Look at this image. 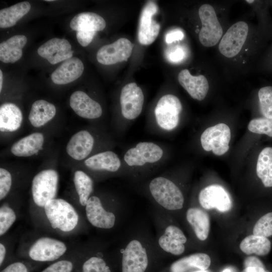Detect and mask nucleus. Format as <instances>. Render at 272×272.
Listing matches in <instances>:
<instances>
[{
    "label": "nucleus",
    "instance_id": "obj_50",
    "mask_svg": "<svg viewBox=\"0 0 272 272\" xmlns=\"http://www.w3.org/2000/svg\"><path fill=\"white\" fill-rule=\"evenodd\" d=\"M192 272H210V271H209L208 270L206 269V270H196V271H194Z\"/></svg>",
    "mask_w": 272,
    "mask_h": 272
},
{
    "label": "nucleus",
    "instance_id": "obj_42",
    "mask_svg": "<svg viewBox=\"0 0 272 272\" xmlns=\"http://www.w3.org/2000/svg\"><path fill=\"white\" fill-rule=\"evenodd\" d=\"M185 56V52L182 48L177 47L170 51L167 55L168 60L172 62H178L181 61Z\"/></svg>",
    "mask_w": 272,
    "mask_h": 272
},
{
    "label": "nucleus",
    "instance_id": "obj_15",
    "mask_svg": "<svg viewBox=\"0 0 272 272\" xmlns=\"http://www.w3.org/2000/svg\"><path fill=\"white\" fill-rule=\"evenodd\" d=\"M37 53L50 63L55 64L73 57L74 51L67 40L53 38L41 45L38 48Z\"/></svg>",
    "mask_w": 272,
    "mask_h": 272
},
{
    "label": "nucleus",
    "instance_id": "obj_36",
    "mask_svg": "<svg viewBox=\"0 0 272 272\" xmlns=\"http://www.w3.org/2000/svg\"><path fill=\"white\" fill-rule=\"evenodd\" d=\"M253 234L265 237L272 235V212L264 215L257 221L253 229Z\"/></svg>",
    "mask_w": 272,
    "mask_h": 272
},
{
    "label": "nucleus",
    "instance_id": "obj_33",
    "mask_svg": "<svg viewBox=\"0 0 272 272\" xmlns=\"http://www.w3.org/2000/svg\"><path fill=\"white\" fill-rule=\"evenodd\" d=\"M74 182L79 196L80 202L81 205L85 206L93 191V181L84 172L77 170L74 174Z\"/></svg>",
    "mask_w": 272,
    "mask_h": 272
},
{
    "label": "nucleus",
    "instance_id": "obj_38",
    "mask_svg": "<svg viewBox=\"0 0 272 272\" xmlns=\"http://www.w3.org/2000/svg\"><path fill=\"white\" fill-rule=\"evenodd\" d=\"M83 272H111L102 258L92 257L87 260L82 266Z\"/></svg>",
    "mask_w": 272,
    "mask_h": 272
},
{
    "label": "nucleus",
    "instance_id": "obj_37",
    "mask_svg": "<svg viewBox=\"0 0 272 272\" xmlns=\"http://www.w3.org/2000/svg\"><path fill=\"white\" fill-rule=\"evenodd\" d=\"M16 216L10 207L3 206L0 208V235L4 234L15 222Z\"/></svg>",
    "mask_w": 272,
    "mask_h": 272
},
{
    "label": "nucleus",
    "instance_id": "obj_24",
    "mask_svg": "<svg viewBox=\"0 0 272 272\" xmlns=\"http://www.w3.org/2000/svg\"><path fill=\"white\" fill-rule=\"evenodd\" d=\"M44 136L40 132H34L15 143L11 148L12 153L17 157L31 156L42 149Z\"/></svg>",
    "mask_w": 272,
    "mask_h": 272
},
{
    "label": "nucleus",
    "instance_id": "obj_49",
    "mask_svg": "<svg viewBox=\"0 0 272 272\" xmlns=\"http://www.w3.org/2000/svg\"><path fill=\"white\" fill-rule=\"evenodd\" d=\"M222 272H232V271L229 268H226V269H224Z\"/></svg>",
    "mask_w": 272,
    "mask_h": 272
},
{
    "label": "nucleus",
    "instance_id": "obj_48",
    "mask_svg": "<svg viewBox=\"0 0 272 272\" xmlns=\"http://www.w3.org/2000/svg\"><path fill=\"white\" fill-rule=\"evenodd\" d=\"M3 75L2 71L0 70V92L2 91V85H3Z\"/></svg>",
    "mask_w": 272,
    "mask_h": 272
},
{
    "label": "nucleus",
    "instance_id": "obj_23",
    "mask_svg": "<svg viewBox=\"0 0 272 272\" xmlns=\"http://www.w3.org/2000/svg\"><path fill=\"white\" fill-rule=\"evenodd\" d=\"M106 25L104 18L93 12H83L76 15L71 21L72 29L77 31L97 32L103 30Z\"/></svg>",
    "mask_w": 272,
    "mask_h": 272
},
{
    "label": "nucleus",
    "instance_id": "obj_16",
    "mask_svg": "<svg viewBox=\"0 0 272 272\" xmlns=\"http://www.w3.org/2000/svg\"><path fill=\"white\" fill-rule=\"evenodd\" d=\"M70 105L78 115L84 118H97L102 114L99 103L82 91H75L71 95Z\"/></svg>",
    "mask_w": 272,
    "mask_h": 272
},
{
    "label": "nucleus",
    "instance_id": "obj_14",
    "mask_svg": "<svg viewBox=\"0 0 272 272\" xmlns=\"http://www.w3.org/2000/svg\"><path fill=\"white\" fill-rule=\"evenodd\" d=\"M148 264L146 249L140 241H131L122 253V272H145Z\"/></svg>",
    "mask_w": 272,
    "mask_h": 272
},
{
    "label": "nucleus",
    "instance_id": "obj_45",
    "mask_svg": "<svg viewBox=\"0 0 272 272\" xmlns=\"http://www.w3.org/2000/svg\"><path fill=\"white\" fill-rule=\"evenodd\" d=\"M244 266L245 267L250 266H258L265 268L263 262L256 256H249L246 258L244 261Z\"/></svg>",
    "mask_w": 272,
    "mask_h": 272
},
{
    "label": "nucleus",
    "instance_id": "obj_20",
    "mask_svg": "<svg viewBox=\"0 0 272 272\" xmlns=\"http://www.w3.org/2000/svg\"><path fill=\"white\" fill-rule=\"evenodd\" d=\"M94 140L87 130H81L74 134L66 146L67 154L76 160L85 159L91 152Z\"/></svg>",
    "mask_w": 272,
    "mask_h": 272
},
{
    "label": "nucleus",
    "instance_id": "obj_1",
    "mask_svg": "<svg viewBox=\"0 0 272 272\" xmlns=\"http://www.w3.org/2000/svg\"><path fill=\"white\" fill-rule=\"evenodd\" d=\"M44 210L53 229L69 232L78 224V214L73 207L64 199L54 198L49 200L45 205Z\"/></svg>",
    "mask_w": 272,
    "mask_h": 272
},
{
    "label": "nucleus",
    "instance_id": "obj_28",
    "mask_svg": "<svg viewBox=\"0 0 272 272\" xmlns=\"http://www.w3.org/2000/svg\"><path fill=\"white\" fill-rule=\"evenodd\" d=\"M56 114L55 106L44 100L35 101L31 107L29 120L35 127H41L52 119Z\"/></svg>",
    "mask_w": 272,
    "mask_h": 272
},
{
    "label": "nucleus",
    "instance_id": "obj_12",
    "mask_svg": "<svg viewBox=\"0 0 272 272\" xmlns=\"http://www.w3.org/2000/svg\"><path fill=\"white\" fill-rule=\"evenodd\" d=\"M66 250L61 241L48 237L38 239L29 250L30 257L38 261H54L62 256Z\"/></svg>",
    "mask_w": 272,
    "mask_h": 272
},
{
    "label": "nucleus",
    "instance_id": "obj_11",
    "mask_svg": "<svg viewBox=\"0 0 272 272\" xmlns=\"http://www.w3.org/2000/svg\"><path fill=\"white\" fill-rule=\"evenodd\" d=\"M163 155V150L156 144L140 142L126 152L124 160L129 166H142L159 161Z\"/></svg>",
    "mask_w": 272,
    "mask_h": 272
},
{
    "label": "nucleus",
    "instance_id": "obj_44",
    "mask_svg": "<svg viewBox=\"0 0 272 272\" xmlns=\"http://www.w3.org/2000/svg\"><path fill=\"white\" fill-rule=\"evenodd\" d=\"M184 37L183 32L180 30H172L168 32L165 37L167 43H171L175 41L181 40Z\"/></svg>",
    "mask_w": 272,
    "mask_h": 272
},
{
    "label": "nucleus",
    "instance_id": "obj_46",
    "mask_svg": "<svg viewBox=\"0 0 272 272\" xmlns=\"http://www.w3.org/2000/svg\"><path fill=\"white\" fill-rule=\"evenodd\" d=\"M241 272H270L265 268L258 266H250L245 267Z\"/></svg>",
    "mask_w": 272,
    "mask_h": 272
},
{
    "label": "nucleus",
    "instance_id": "obj_13",
    "mask_svg": "<svg viewBox=\"0 0 272 272\" xmlns=\"http://www.w3.org/2000/svg\"><path fill=\"white\" fill-rule=\"evenodd\" d=\"M198 200L205 209H215L221 212L229 211L232 207L231 197L222 186L211 185L203 188L199 192Z\"/></svg>",
    "mask_w": 272,
    "mask_h": 272
},
{
    "label": "nucleus",
    "instance_id": "obj_26",
    "mask_svg": "<svg viewBox=\"0 0 272 272\" xmlns=\"http://www.w3.org/2000/svg\"><path fill=\"white\" fill-rule=\"evenodd\" d=\"M23 114L20 109L12 103H5L0 107V130L13 132L18 129L22 123Z\"/></svg>",
    "mask_w": 272,
    "mask_h": 272
},
{
    "label": "nucleus",
    "instance_id": "obj_18",
    "mask_svg": "<svg viewBox=\"0 0 272 272\" xmlns=\"http://www.w3.org/2000/svg\"><path fill=\"white\" fill-rule=\"evenodd\" d=\"M84 66L79 58L73 57L64 60L51 74L53 83L65 85L79 78L84 72Z\"/></svg>",
    "mask_w": 272,
    "mask_h": 272
},
{
    "label": "nucleus",
    "instance_id": "obj_4",
    "mask_svg": "<svg viewBox=\"0 0 272 272\" xmlns=\"http://www.w3.org/2000/svg\"><path fill=\"white\" fill-rule=\"evenodd\" d=\"M198 15L202 25L198 35L200 42L207 47L215 45L222 37L223 29L214 8L209 4L202 5Z\"/></svg>",
    "mask_w": 272,
    "mask_h": 272
},
{
    "label": "nucleus",
    "instance_id": "obj_39",
    "mask_svg": "<svg viewBox=\"0 0 272 272\" xmlns=\"http://www.w3.org/2000/svg\"><path fill=\"white\" fill-rule=\"evenodd\" d=\"M12 185L11 173L6 169H0V199L2 200L9 193Z\"/></svg>",
    "mask_w": 272,
    "mask_h": 272
},
{
    "label": "nucleus",
    "instance_id": "obj_7",
    "mask_svg": "<svg viewBox=\"0 0 272 272\" xmlns=\"http://www.w3.org/2000/svg\"><path fill=\"white\" fill-rule=\"evenodd\" d=\"M158 11V5L153 1L146 3L142 10L138 36L139 42L142 45L152 44L159 35L160 25L153 18Z\"/></svg>",
    "mask_w": 272,
    "mask_h": 272
},
{
    "label": "nucleus",
    "instance_id": "obj_41",
    "mask_svg": "<svg viewBox=\"0 0 272 272\" xmlns=\"http://www.w3.org/2000/svg\"><path fill=\"white\" fill-rule=\"evenodd\" d=\"M96 32L77 31L76 37L79 43L83 47L89 45L92 42Z\"/></svg>",
    "mask_w": 272,
    "mask_h": 272
},
{
    "label": "nucleus",
    "instance_id": "obj_21",
    "mask_svg": "<svg viewBox=\"0 0 272 272\" xmlns=\"http://www.w3.org/2000/svg\"><path fill=\"white\" fill-rule=\"evenodd\" d=\"M186 237L183 232L177 227L168 226L159 239L160 246L165 251L178 255L183 253L185 250L184 243Z\"/></svg>",
    "mask_w": 272,
    "mask_h": 272
},
{
    "label": "nucleus",
    "instance_id": "obj_19",
    "mask_svg": "<svg viewBox=\"0 0 272 272\" xmlns=\"http://www.w3.org/2000/svg\"><path fill=\"white\" fill-rule=\"evenodd\" d=\"M178 80L181 86L194 99L203 100L209 90V85L207 78L203 75L192 76L187 69L180 72Z\"/></svg>",
    "mask_w": 272,
    "mask_h": 272
},
{
    "label": "nucleus",
    "instance_id": "obj_51",
    "mask_svg": "<svg viewBox=\"0 0 272 272\" xmlns=\"http://www.w3.org/2000/svg\"><path fill=\"white\" fill-rule=\"evenodd\" d=\"M246 2L248 3H252L253 2H254V1L252 0V1H246Z\"/></svg>",
    "mask_w": 272,
    "mask_h": 272
},
{
    "label": "nucleus",
    "instance_id": "obj_6",
    "mask_svg": "<svg viewBox=\"0 0 272 272\" xmlns=\"http://www.w3.org/2000/svg\"><path fill=\"white\" fill-rule=\"evenodd\" d=\"M230 139L229 127L221 123L207 128L201 135L200 142L205 151H212L215 155L221 156L229 150Z\"/></svg>",
    "mask_w": 272,
    "mask_h": 272
},
{
    "label": "nucleus",
    "instance_id": "obj_30",
    "mask_svg": "<svg viewBox=\"0 0 272 272\" xmlns=\"http://www.w3.org/2000/svg\"><path fill=\"white\" fill-rule=\"evenodd\" d=\"M30 9V4L28 2H23L1 10L0 27L8 28L15 26Z\"/></svg>",
    "mask_w": 272,
    "mask_h": 272
},
{
    "label": "nucleus",
    "instance_id": "obj_25",
    "mask_svg": "<svg viewBox=\"0 0 272 272\" xmlns=\"http://www.w3.org/2000/svg\"><path fill=\"white\" fill-rule=\"evenodd\" d=\"M210 257L206 253H197L180 258L170 266L171 272H189L206 270L211 265Z\"/></svg>",
    "mask_w": 272,
    "mask_h": 272
},
{
    "label": "nucleus",
    "instance_id": "obj_8",
    "mask_svg": "<svg viewBox=\"0 0 272 272\" xmlns=\"http://www.w3.org/2000/svg\"><path fill=\"white\" fill-rule=\"evenodd\" d=\"M248 32V26L243 21L232 25L222 37L219 45L220 53L231 58L239 53L243 46Z\"/></svg>",
    "mask_w": 272,
    "mask_h": 272
},
{
    "label": "nucleus",
    "instance_id": "obj_3",
    "mask_svg": "<svg viewBox=\"0 0 272 272\" xmlns=\"http://www.w3.org/2000/svg\"><path fill=\"white\" fill-rule=\"evenodd\" d=\"M58 175L53 169L43 170L37 174L32 183V193L34 202L44 207L49 200L56 196Z\"/></svg>",
    "mask_w": 272,
    "mask_h": 272
},
{
    "label": "nucleus",
    "instance_id": "obj_32",
    "mask_svg": "<svg viewBox=\"0 0 272 272\" xmlns=\"http://www.w3.org/2000/svg\"><path fill=\"white\" fill-rule=\"evenodd\" d=\"M256 174L265 187H272V147L264 148L259 153Z\"/></svg>",
    "mask_w": 272,
    "mask_h": 272
},
{
    "label": "nucleus",
    "instance_id": "obj_17",
    "mask_svg": "<svg viewBox=\"0 0 272 272\" xmlns=\"http://www.w3.org/2000/svg\"><path fill=\"white\" fill-rule=\"evenodd\" d=\"M86 211L88 220L95 227L109 229L114 225V215L104 210L100 199L97 196L89 197L86 205Z\"/></svg>",
    "mask_w": 272,
    "mask_h": 272
},
{
    "label": "nucleus",
    "instance_id": "obj_47",
    "mask_svg": "<svg viewBox=\"0 0 272 272\" xmlns=\"http://www.w3.org/2000/svg\"><path fill=\"white\" fill-rule=\"evenodd\" d=\"M6 254V248L3 244H0V265H2Z\"/></svg>",
    "mask_w": 272,
    "mask_h": 272
},
{
    "label": "nucleus",
    "instance_id": "obj_29",
    "mask_svg": "<svg viewBox=\"0 0 272 272\" xmlns=\"http://www.w3.org/2000/svg\"><path fill=\"white\" fill-rule=\"evenodd\" d=\"M186 219L197 238L201 241L207 239L210 228L208 214L199 208H191L187 211Z\"/></svg>",
    "mask_w": 272,
    "mask_h": 272
},
{
    "label": "nucleus",
    "instance_id": "obj_22",
    "mask_svg": "<svg viewBox=\"0 0 272 272\" xmlns=\"http://www.w3.org/2000/svg\"><path fill=\"white\" fill-rule=\"evenodd\" d=\"M27 38L24 35H15L0 44V60L4 63H14L23 55L22 49Z\"/></svg>",
    "mask_w": 272,
    "mask_h": 272
},
{
    "label": "nucleus",
    "instance_id": "obj_27",
    "mask_svg": "<svg viewBox=\"0 0 272 272\" xmlns=\"http://www.w3.org/2000/svg\"><path fill=\"white\" fill-rule=\"evenodd\" d=\"M85 165L93 170L117 171L121 165L120 160L112 151H105L96 154L85 161Z\"/></svg>",
    "mask_w": 272,
    "mask_h": 272
},
{
    "label": "nucleus",
    "instance_id": "obj_9",
    "mask_svg": "<svg viewBox=\"0 0 272 272\" xmlns=\"http://www.w3.org/2000/svg\"><path fill=\"white\" fill-rule=\"evenodd\" d=\"M144 101L143 92L136 83L126 84L122 88L120 96L122 116L129 120L136 118L142 111Z\"/></svg>",
    "mask_w": 272,
    "mask_h": 272
},
{
    "label": "nucleus",
    "instance_id": "obj_5",
    "mask_svg": "<svg viewBox=\"0 0 272 272\" xmlns=\"http://www.w3.org/2000/svg\"><path fill=\"white\" fill-rule=\"evenodd\" d=\"M182 110L179 99L172 94L163 96L158 101L155 109V115L158 124L165 130L175 128L179 122V115Z\"/></svg>",
    "mask_w": 272,
    "mask_h": 272
},
{
    "label": "nucleus",
    "instance_id": "obj_10",
    "mask_svg": "<svg viewBox=\"0 0 272 272\" xmlns=\"http://www.w3.org/2000/svg\"><path fill=\"white\" fill-rule=\"evenodd\" d=\"M133 44L127 38H121L112 43L102 46L97 52L98 62L111 65L126 61L131 55Z\"/></svg>",
    "mask_w": 272,
    "mask_h": 272
},
{
    "label": "nucleus",
    "instance_id": "obj_35",
    "mask_svg": "<svg viewBox=\"0 0 272 272\" xmlns=\"http://www.w3.org/2000/svg\"><path fill=\"white\" fill-rule=\"evenodd\" d=\"M248 129L253 133L272 137V119L265 117L253 119L249 122Z\"/></svg>",
    "mask_w": 272,
    "mask_h": 272
},
{
    "label": "nucleus",
    "instance_id": "obj_2",
    "mask_svg": "<svg viewBox=\"0 0 272 272\" xmlns=\"http://www.w3.org/2000/svg\"><path fill=\"white\" fill-rule=\"evenodd\" d=\"M149 188L155 200L169 210H177L183 208L184 197L179 188L171 180L163 177L153 179Z\"/></svg>",
    "mask_w": 272,
    "mask_h": 272
},
{
    "label": "nucleus",
    "instance_id": "obj_43",
    "mask_svg": "<svg viewBox=\"0 0 272 272\" xmlns=\"http://www.w3.org/2000/svg\"><path fill=\"white\" fill-rule=\"evenodd\" d=\"M1 272H28L26 266L21 262L10 264Z\"/></svg>",
    "mask_w": 272,
    "mask_h": 272
},
{
    "label": "nucleus",
    "instance_id": "obj_40",
    "mask_svg": "<svg viewBox=\"0 0 272 272\" xmlns=\"http://www.w3.org/2000/svg\"><path fill=\"white\" fill-rule=\"evenodd\" d=\"M73 268L71 261L62 260L51 264L41 272H72Z\"/></svg>",
    "mask_w": 272,
    "mask_h": 272
},
{
    "label": "nucleus",
    "instance_id": "obj_34",
    "mask_svg": "<svg viewBox=\"0 0 272 272\" xmlns=\"http://www.w3.org/2000/svg\"><path fill=\"white\" fill-rule=\"evenodd\" d=\"M258 96L262 114L266 118L272 119V86L260 88Z\"/></svg>",
    "mask_w": 272,
    "mask_h": 272
},
{
    "label": "nucleus",
    "instance_id": "obj_31",
    "mask_svg": "<svg viewBox=\"0 0 272 272\" xmlns=\"http://www.w3.org/2000/svg\"><path fill=\"white\" fill-rule=\"evenodd\" d=\"M240 248L243 253L248 255L254 254L259 256H265L270 251L271 243L267 237L252 234L242 240Z\"/></svg>",
    "mask_w": 272,
    "mask_h": 272
}]
</instances>
